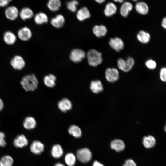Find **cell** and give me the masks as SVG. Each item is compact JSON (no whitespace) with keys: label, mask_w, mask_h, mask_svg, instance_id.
<instances>
[{"label":"cell","mask_w":166,"mask_h":166,"mask_svg":"<svg viewBox=\"0 0 166 166\" xmlns=\"http://www.w3.org/2000/svg\"><path fill=\"white\" fill-rule=\"evenodd\" d=\"M38 81L33 74L25 76L22 78L21 84L26 91H33L38 87Z\"/></svg>","instance_id":"obj_1"},{"label":"cell","mask_w":166,"mask_h":166,"mask_svg":"<svg viewBox=\"0 0 166 166\" xmlns=\"http://www.w3.org/2000/svg\"><path fill=\"white\" fill-rule=\"evenodd\" d=\"M87 57L88 63L92 66H97L103 61L101 53L94 49H91L88 51Z\"/></svg>","instance_id":"obj_2"},{"label":"cell","mask_w":166,"mask_h":166,"mask_svg":"<svg viewBox=\"0 0 166 166\" xmlns=\"http://www.w3.org/2000/svg\"><path fill=\"white\" fill-rule=\"evenodd\" d=\"M135 63L134 59L131 57L129 56L125 59L120 58L117 61V66L120 70L128 72L132 69Z\"/></svg>","instance_id":"obj_3"},{"label":"cell","mask_w":166,"mask_h":166,"mask_svg":"<svg viewBox=\"0 0 166 166\" xmlns=\"http://www.w3.org/2000/svg\"><path fill=\"white\" fill-rule=\"evenodd\" d=\"M76 156L80 162L82 163H87L91 160L92 154L89 149L84 148L77 151Z\"/></svg>","instance_id":"obj_4"},{"label":"cell","mask_w":166,"mask_h":166,"mask_svg":"<svg viewBox=\"0 0 166 166\" xmlns=\"http://www.w3.org/2000/svg\"><path fill=\"white\" fill-rule=\"evenodd\" d=\"M105 75L106 80L109 82H114L119 78V71L114 67L107 68L105 71Z\"/></svg>","instance_id":"obj_5"},{"label":"cell","mask_w":166,"mask_h":166,"mask_svg":"<svg viewBox=\"0 0 166 166\" xmlns=\"http://www.w3.org/2000/svg\"><path fill=\"white\" fill-rule=\"evenodd\" d=\"M109 44L112 49L117 52L122 50L124 47L123 40L118 37L111 38L109 41Z\"/></svg>","instance_id":"obj_6"},{"label":"cell","mask_w":166,"mask_h":166,"mask_svg":"<svg viewBox=\"0 0 166 166\" xmlns=\"http://www.w3.org/2000/svg\"><path fill=\"white\" fill-rule=\"evenodd\" d=\"M134 9L137 13L142 15H147L150 10L148 4L146 2L142 0L136 2L134 5Z\"/></svg>","instance_id":"obj_7"},{"label":"cell","mask_w":166,"mask_h":166,"mask_svg":"<svg viewBox=\"0 0 166 166\" xmlns=\"http://www.w3.org/2000/svg\"><path fill=\"white\" fill-rule=\"evenodd\" d=\"M133 9L134 5L131 2L126 0L121 4L119 12L122 17L126 18Z\"/></svg>","instance_id":"obj_8"},{"label":"cell","mask_w":166,"mask_h":166,"mask_svg":"<svg viewBox=\"0 0 166 166\" xmlns=\"http://www.w3.org/2000/svg\"><path fill=\"white\" fill-rule=\"evenodd\" d=\"M85 53L83 50L79 49H76L71 52L70 58L74 62L79 63L85 58Z\"/></svg>","instance_id":"obj_9"},{"label":"cell","mask_w":166,"mask_h":166,"mask_svg":"<svg viewBox=\"0 0 166 166\" xmlns=\"http://www.w3.org/2000/svg\"><path fill=\"white\" fill-rule=\"evenodd\" d=\"M10 63L14 69L18 70L22 69L26 64L24 59L19 55L14 56L11 59Z\"/></svg>","instance_id":"obj_10"},{"label":"cell","mask_w":166,"mask_h":166,"mask_svg":"<svg viewBox=\"0 0 166 166\" xmlns=\"http://www.w3.org/2000/svg\"><path fill=\"white\" fill-rule=\"evenodd\" d=\"M117 11V7L115 3L110 2L105 4L103 10V13L105 16L110 17L115 15Z\"/></svg>","instance_id":"obj_11"},{"label":"cell","mask_w":166,"mask_h":166,"mask_svg":"<svg viewBox=\"0 0 166 166\" xmlns=\"http://www.w3.org/2000/svg\"><path fill=\"white\" fill-rule=\"evenodd\" d=\"M17 35L20 40L26 41L31 38L32 33L29 28L25 26L19 30L17 32Z\"/></svg>","instance_id":"obj_12"},{"label":"cell","mask_w":166,"mask_h":166,"mask_svg":"<svg viewBox=\"0 0 166 166\" xmlns=\"http://www.w3.org/2000/svg\"><path fill=\"white\" fill-rule=\"evenodd\" d=\"M19 12L17 8L14 6L7 7L5 11L6 18L10 20H14L18 17Z\"/></svg>","instance_id":"obj_13"},{"label":"cell","mask_w":166,"mask_h":166,"mask_svg":"<svg viewBox=\"0 0 166 166\" xmlns=\"http://www.w3.org/2000/svg\"><path fill=\"white\" fill-rule=\"evenodd\" d=\"M44 149V144L38 140L33 141L30 147V150L31 152L37 155L41 154L43 152Z\"/></svg>","instance_id":"obj_14"},{"label":"cell","mask_w":166,"mask_h":166,"mask_svg":"<svg viewBox=\"0 0 166 166\" xmlns=\"http://www.w3.org/2000/svg\"><path fill=\"white\" fill-rule=\"evenodd\" d=\"M28 141L26 136L23 134L17 136L13 141L14 146L17 148H23L26 146Z\"/></svg>","instance_id":"obj_15"},{"label":"cell","mask_w":166,"mask_h":166,"mask_svg":"<svg viewBox=\"0 0 166 166\" xmlns=\"http://www.w3.org/2000/svg\"><path fill=\"white\" fill-rule=\"evenodd\" d=\"M76 16L78 20L82 21L89 18L91 15L88 8L84 6L80 8L77 11Z\"/></svg>","instance_id":"obj_16"},{"label":"cell","mask_w":166,"mask_h":166,"mask_svg":"<svg viewBox=\"0 0 166 166\" xmlns=\"http://www.w3.org/2000/svg\"><path fill=\"white\" fill-rule=\"evenodd\" d=\"M93 31L96 37L100 38L106 35L108 30L106 27L104 25H96L93 27Z\"/></svg>","instance_id":"obj_17"},{"label":"cell","mask_w":166,"mask_h":166,"mask_svg":"<svg viewBox=\"0 0 166 166\" xmlns=\"http://www.w3.org/2000/svg\"><path fill=\"white\" fill-rule=\"evenodd\" d=\"M151 38L150 34L143 30L139 31L136 35L137 40L139 42L143 44H146L149 42Z\"/></svg>","instance_id":"obj_18"},{"label":"cell","mask_w":166,"mask_h":166,"mask_svg":"<svg viewBox=\"0 0 166 166\" xmlns=\"http://www.w3.org/2000/svg\"><path fill=\"white\" fill-rule=\"evenodd\" d=\"M110 145L112 149L117 152L123 151L125 147V144L124 141L119 139H115L112 141Z\"/></svg>","instance_id":"obj_19"},{"label":"cell","mask_w":166,"mask_h":166,"mask_svg":"<svg viewBox=\"0 0 166 166\" xmlns=\"http://www.w3.org/2000/svg\"><path fill=\"white\" fill-rule=\"evenodd\" d=\"M58 106L60 110L65 112L70 110L72 106L71 102L69 99L64 98L59 101Z\"/></svg>","instance_id":"obj_20"},{"label":"cell","mask_w":166,"mask_h":166,"mask_svg":"<svg viewBox=\"0 0 166 166\" xmlns=\"http://www.w3.org/2000/svg\"><path fill=\"white\" fill-rule=\"evenodd\" d=\"M65 22V18L63 15L61 14L57 15L50 20L51 25L56 28H60L63 26Z\"/></svg>","instance_id":"obj_21"},{"label":"cell","mask_w":166,"mask_h":166,"mask_svg":"<svg viewBox=\"0 0 166 166\" xmlns=\"http://www.w3.org/2000/svg\"><path fill=\"white\" fill-rule=\"evenodd\" d=\"M3 40L8 45H12L16 41L17 37L16 35L11 31H7L4 34Z\"/></svg>","instance_id":"obj_22"},{"label":"cell","mask_w":166,"mask_h":166,"mask_svg":"<svg viewBox=\"0 0 166 166\" xmlns=\"http://www.w3.org/2000/svg\"><path fill=\"white\" fill-rule=\"evenodd\" d=\"M91 91L94 93H98L103 90V87L101 82L99 80L92 81L90 85Z\"/></svg>","instance_id":"obj_23"},{"label":"cell","mask_w":166,"mask_h":166,"mask_svg":"<svg viewBox=\"0 0 166 166\" xmlns=\"http://www.w3.org/2000/svg\"><path fill=\"white\" fill-rule=\"evenodd\" d=\"M143 144L147 148H150L153 147L156 143L155 138L152 135H148L144 137L143 139Z\"/></svg>","instance_id":"obj_24"},{"label":"cell","mask_w":166,"mask_h":166,"mask_svg":"<svg viewBox=\"0 0 166 166\" xmlns=\"http://www.w3.org/2000/svg\"><path fill=\"white\" fill-rule=\"evenodd\" d=\"M36 121L32 117L29 116L26 117L23 122L24 127L27 130L33 129L36 127Z\"/></svg>","instance_id":"obj_25"},{"label":"cell","mask_w":166,"mask_h":166,"mask_svg":"<svg viewBox=\"0 0 166 166\" xmlns=\"http://www.w3.org/2000/svg\"><path fill=\"white\" fill-rule=\"evenodd\" d=\"M19 15L22 20H25L31 18L33 16L34 13L31 9L26 7L21 9Z\"/></svg>","instance_id":"obj_26"},{"label":"cell","mask_w":166,"mask_h":166,"mask_svg":"<svg viewBox=\"0 0 166 166\" xmlns=\"http://www.w3.org/2000/svg\"><path fill=\"white\" fill-rule=\"evenodd\" d=\"M48 17L47 15L42 12L37 13L34 17V22L38 25H42L44 23H46L48 22Z\"/></svg>","instance_id":"obj_27"},{"label":"cell","mask_w":166,"mask_h":166,"mask_svg":"<svg viewBox=\"0 0 166 166\" xmlns=\"http://www.w3.org/2000/svg\"><path fill=\"white\" fill-rule=\"evenodd\" d=\"M61 4L60 0H49L47 6L51 11L56 12L60 9Z\"/></svg>","instance_id":"obj_28"},{"label":"cell","mask_w":166,"mask_h":166,"mask_svg":"<svg viewBox=\"0 0 166 166\" xmlns=\"http://www.w3.org/2000/svg\"><path fill=\"white\" fill-rule=\"evenodd\" d=\"M63 151L61 146L59 144L53 145L51 150V154L54 158L58 159L60 158L63 155Z\"/></svg>","instance_id":"obj_29"},{"label":"cell","mask_w":166,"mask_h":166,"mask_svg":"<svg viewBox=\"0 0 166 166\" xmlns=\"http://www.w3.org/2000/svg\"><path fill=\"white\" fill-rule=\"evenodd\" d=\"M56 80V77L54 75L50 74L45 76L44 77L43 81L47 87L52 88L55 86Z\"/></svg>","instance_id":"obj_30"},{"label":"cell","mask_w":166,"mask_h":166,"mask_svg":"<svg viewBox=\"0 0 166 166\" xmlns=\"http://www.w3.org/2000/svg\"><path fill=\"white\" fill-rule=\"evenodd\" d=\"M69 133L75 138L80 137L82 135V131L80 128L78 126L72 125L68 129Z\"/></svg>","instance_id":"obj_31"},{"label":"cell","mask_w":166,"mask_h":166,"mask_svg":"<svg viewBox=\"0 0 166 166\" xmlns=\"http://www.w3.org/2000/svg\"><path fill=\"white\" fill-rule=\"evenodd\" d=\"M13 158L9 155L4 156L0 159V166H13Z\"/></svg>","instance_id":"obj_32"},{"label":"cell","mask_w":166,"mask_h":166,"mask_svg":"<svg viewBox=\"0 0 166 166\" xmlns=\"http://www.w3.org/2000/svg\"><path fill=\"white\" fill-rule=\"evenodd\" d=\"M65 161L68 166H73L76 162V157L72 153H68L65 158Z\"/></svg>","instance_id":"obj_33"},{"label":"cell","mask_w":166,"mask_h":166,"mask_svg":"<svg viewBox=\"0 0 166 166\" xmlns=\"http://www.w3.org/2000/svg\"><path fill=\"white\" fill-rule=\"evenodd\" d=\"M79 2L77 0H72L68 2L66 4L67 9L72 12H76L77 10V6Z\"/></svg>","instance_id":"obj_34"},{"label":"cell","mask_w":166,"mask_h":166,"mask_svg":"<svg viewBox=\"0 0 166 166\" xmlns=\"http://www.w3.org/2000/svg\"><path fill=\"white\" fill-rule=\"evenodd\" d=\"M146 67L149 69L153 70L156 69L157 65L154 60L150 59L146 61L145 63Z\"/></svg>","instance_id":"obj_35"},{"label":"cell","mask_w":166,"mask_h":166,"mask_svg":"<svg viewBox=\"0 0 166 166\" xmlns=\"http://www.w3.org/2000/svg\"><path fill=\"white\" fill-rule=\"evenodd\" d=\"M160 78L163 82H165L166 81V68L163 67L160 69Z\"/></svg>","instance_id":"obj_36"},{"label":"cell","mask_w":166,"mask_h":166,"mask_svg":"<svg viewBox=\"0 0 166 166\" xmlns=\"http://www.w3.org/2000/svg\"><path fill=\"white\" fill-rule=\"evenodd\" d=\"M5 135L2 132H0V147H4L6 145L5 140Z\"/></svg>","instance_id":"obj_37"},{"label":"cell","mask_w":166,"mask_h":166,"mask_svg":"<svg viewBox=\"0 0 166 166\" xmlns=\"http://www.w3.org/2000/svg\"><path fill=\"white\" fill-rule=\"evenodd\" d=\"M123 166H137V165L133 160L130 159L126 160Z\"/></svg>","instance_id":"obj_38"},{"label":"cell","mask_w":166,"mask_h":166,"mask_svg":"<svg viewBox=\"0 0 166 166\" xmlns=\"http://www.w3.org/2000/svg\"><path fill=\"white\" fill-rule=\"evenodd\" d=\"M12 0H0V7H5L7 6Z\"/></svg>","instance_id":"obj_39"},{"label":"cell","mask_w":166,"mask_h":166,"mask_svg":"<svg viewBox=\"0 0 166 166\" xmlns=\"http://www.w3.org/2000/svg\"><path fill=\"white\" fill-rule=\"evenodd\" d=\"M161 26L164 29L166 28V18L164 17L162 19L161 22Z\"/></svg>","instance_id":"obj_40"},{"label":"cell","mask_w":166,"mask_h":166,"mask_svg":"<svg viewBox=\"0 0 166 166\" xmlns=\"http://www.w3.org/2000/svg\"><path fill=\"white\" fill-rule=\"evenodd\" d=\"M93 166H104V165L98 161H95L93 163Z\"/></svg>","instance_id":"obj_41"},{"label":"cell","mask_w":166,"mask_h":166,"mask_svg":"<svg viewBox=\"0 0 166 166\" xmlns=\"http://www.w3.org/2000/svg\"><path fill=\"white\" fill-rule=\"evenodd\" d=\"M4 107V103L2 100L0 98V111H1Z\"/></svg>","instance_id":"obj_42"},{"label":"cell","mask_w":166,"mask_h":166,"mask_svg":"<svg viewBox=\"0 0 166 166\" xmlns=\"http://www.w3.org/2000/svg\"><path fill=\"white\" fill-rule=\"evenodd\" d=\"M113 2L115 3H122L126 0H113Z\"/></svg>","instance_id":"obj_43"},{"label":"cell","mask_w":166,"mask_h":166,"mask_svg":"<svg viewBox=\"0 0 166 166\" xmlns=\"http://www.w3.org/2000/svg\"><path fill=\"white\" fill-rule=\"evenodd\" d=\"M98 4H101L105 2L106 0H94Z\"/></svg>","instance_id":"obj_44"},{"label":"cell","mask_w":166,"mask_h":166,"mask_svg":"<svg viewBox=\"0 0 166 166\" xmlns=\"http://www.w3.org/2000/svg\"><path fill=\"white\" fill-rule=\"evenodd\" d=\"M54 166H65L63 164L60 163H57Z\"/></svg>","instance_id":"obj_45"},{"label":"cell","mask_w":166,"mask_h":166,"mask_svg":"<svg viewBox=\"0 0 166 166\" xmlns=\"http://www.w3.org/2000/svg\"><path fill=\"white\" fill-rule=\"evenodd\" d=\"M131 1H133V2H137L139 1H140V0H131Z\"/></svg>","instance_id":"obj_46"}]
</instances>
